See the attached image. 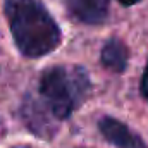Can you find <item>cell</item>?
Segmentation results:
<instances>
[{
    "label": "cell",
    "mask_w": 148,
    "mask_h": 148,
    "mask_svg": "<svg viewBox=\"0 0 148 148\" xmlns=\"http://www.w3.org/2000/svg\"><path fill=\"white\" fill-rule=\"evenodd\" d=\"M127 60H129V52H127V47L117 40V38H112L109 40L102 52H100V62L105 69H109L112 73H124L126 67H127Z\"/></svg>",
    "instance_id": "obj_5"
},
{
    "label": "cell",
    "mask_w": 148,
    "mask_h": 148,
    "mask_svg": "<svg viewBox=\"0 0 148 148\" xmlns=\"http://www.w3.org/2000/svg\"><path fill=\"white\" fill-rule=\"evenodd\" d=\"M140 0H119V3L121 5H124V7H129V5H134V3H138Z\"/></svg>",
    "instance_id": "obj_7"
},
{
    "label": "cell",
    "mask_w": 148,
    "mask_h": 148,
    "mask_svg": "<svg viewBox=\"0 0 148 148\" xmlns=\"http://www.w3.org/2000/svg\"><path fill=\"white\" fill-rule=\"evenodd\" d=\"M3 14L14 43L24 57H43L59 47L60 28L40 0H5Z\"/></svg>",
    "instance_id": "obj_2"
},
{
    "label": "cell",
    "mask_w": 148,
    "mask_h": 148,
    "mask_svg": "<svg viewBox=\"0 0 148 148\" xmlns=\"http://www.w3.org/2000/svg\"><path fill=\"white\" fill-rule=\"evenodd\" d=\"M98 129L102 136L115 148H147L145 141L136 133H133L126 124L114 117H102L98 122Z\"/></svg>",
    "instance_id": "obj_3"
},
{
    "label": "cell",
    "mask_w": 148,
    "mask_h": 148,
    "mask_svg": "<svg viewBox=\"0 0 148 148\" xmlns=\"http://www.w3.org/2000/svg\"><path fill=\"white\" fill-rule=\"evenodd\" d=\"M91 83L79 66H53L45 69L38 83V97H29L23 105L28 127L40 138L50 140L55 124L66 121L86 100Z\"/></svg>",
    "instance_id": "obj_1"
},
{
    "label": "cell",
    "mask_w": 148,
    "mask_h": 148,
    "mask_svg": "<svg viewBox=\"0 0 148 148\" xmlns=\"http://www.w3.org/2000/svg\"><path fill=\"white\" fill-rule=\"evenodd\" d=\"M67 12L86 24H100L107 17L110 0H64Z\"/></svg>",
    "instance_id": "obj_4"
},
{
    "label": "cell",
    "mask_w": 148,
    "mask_h": 148,
    "mask_svg": "<svg viewBox=\"0 0 148 148\" xmlns=\"http://www.w3.org/2000/svg\"><path fill=\"white\" fill-rule=\"evenodd\" d=\"M141 95L148 102V66L145 69V73H143V77H141Z\"/></svg>",
    "instance_id": "obj_6"
}]
</instances>
